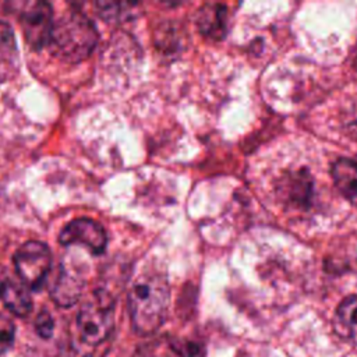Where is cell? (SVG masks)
I'll return each instance as SVG.
<instances>
[{"mask_svg":"<svg viewBox=\"0 0 357 357\" xmlns=\"http://www.w3.org/2000/svg\"><path fill=\"white\" fill-rule=\"evenodd\" d=\"M15 326L13 321L0 312V356L4 354L14 343Z\"/></svg>","mask_w":357,"mask_h":357,"instance_id":"obj_13","label":"cell"},{"mask_svg":"<svg viewBox=\"0 0 357 357\" xmlns=\"http://www.w3.org/2000/svg\"><path fill=\"white\" fill-rule=\"evenodd\" d=\"M17 276L29 290L43 287L52 266V252L45 243L26 241L14 254Z\"/></svg>","mask_w":357,"mask_h":357,"instance_id":"obj_4","label":"cell"},{"mask_svg":"<svg viewBox=\"0 0 357 357\" xmlns=\"http://www.w3.org/2000/svg\"><path fill=\"white\" fill-rule=\"evenodd\" d=\"M227 11L222 4H205L198 10L197 25L202 35L211 39H222L226 32Z\"/></svg>","mask_w":357,"mask_h":357,"instance_id":"obj_10","label":"cell"},{"mask_svg":"<svg viewBox=\"0 0 357 357\" xmlns=\"http://www.w3.org/2000/svg\"><path fill=\"white\" fill-rule=\"evenodd\" d=\"M170 290L166 273L155 266L145 268L132 280L128 296V312L137 333H155L165 322L169 310Z\"/></svg>","mask_w":357,"mask_h":357,"instance_id":"obj_1","label":"cell"},{"mask_svg":"<svg viewBox=\"0 0 357 357\" xmlns=\"http://www.w3.org/2000/svg\"><path fill=\"white\" fill-rule=\"evenodd\" d=\"M59 241L68 245H82L91 254H102L106 248L107 236L100 223L89 218H78L63 227Z\"/></svg>","mask_w":357,"mask_h":357,"instance_id":"obj_6","label":"cell"},{"mask_svg":"<svg viewBox=\"0 0 357 357\" xmlns=\"http://www.w3.org/2000/svg\"><path fill=\"white\" fill-rule=\"evenodd\" d=\"M0 301L17 317H26L32 311V297L29 289L17 276L14 278L7 269L0 268Z\"/></svg>","mask_w":357,"mask_h":357,"instance_id":"obj_8","label":"cell"},{"mask_svg":"<svg viewBox=\"0 0 357 357\" xmlns=\"http://www.w3.org/2000/svg\"><path fill=\"white\" fill-rule=\"evenodd\" d=\"M53 328H54V324H53V318L52 315L47 312V311H42L38 317H36V321H35V329L38 332V335L43 339H47L52 336L53 333Z\"/></svg>","mask_w":357,"mask_h":357,"instance_id":"obj_14","label":"cell"},{"mask_svg":"<svg viewBox=\"0 0 357 357\" xmlns=\"http://www.w3.org/2000/svg\"><path fill=\"white\" fill-rule=\"evenodd\" d=\"M96 43V26L78 10L64 11L53 24L49 45L60 59L68 63H78L86 59Z\"/></svg>","mask_w":357,"mask_h":357,"instance_id":"obj_2","label":"cell"},{"mask_svg":"<svg viewBox=\"0 0 357 357\" xmlns=\"http://www.w3.org/2000/svg\"><path fill=\"white\" fill-rule=\"evenodd\" d=\"M336 188L350 201H357V162L339 158L331 169Z\"/></svg>","mask_w":357,"mask_h":357,"instance_id":"obj_12","label":"cell"},{"mask_svg":"<svg viewBox=\"0 0 357 357\" xmlns=\"http://www.w3.org/2000/svg\"><path fill=\"white\" fill-rule=\"evenodd\" d=\"M85 287V273L75 262L60 264L57 279L50 290V296L57 305L71 307L75 304Z\"/></svg>","mask_w":357,"mask_h":357,"instance_id":"obj_7","label":"cell"},{"mask_svg":"<svg viewBox=\"0 0 357 357\" xmlns=\"http://www.w3.org/2000/svg\"><path fill=\"white\" fill-rule=\"evenodd\" d=\"M335 332L351 342H357V294L346 297L336 308L333 317Z\"/></svg>","mask_w":357,"mask_h":357,"instance_id":"obj_11","label":"cell"},{"mask_svg":"<svg viewBox=\"0 0 357 357\" xmlns=\"http://www.w3.org/2000/svg\"><path fill=\"white\" fill-rule=\"evenodd\" d=\"M20 21L26 43L32 49H42L49 45L53 29L52 6L46 1H29L20 10Z\"/></svg>","mask_w":357,"mask_h":357,"instance_id":"obj_5","label":"cell"},{"mask_svg":"<svg viewBox=\"0 0 357 357\" xmlns=\"http://www.w3.org/2000/svg\"><path fill=\"white\" fill-rule=\"evenodd\" d=\"M114 326V298L106 290L93 291L77 315V332L86 346H99L107 340Z\"/></svg>","mask_w":357,"mask_h":357,"instance_id":"obj_3","label":"cell"},{"mask_svg":"<svg viewBox=\"0 0 357 357\" xmlns=\"http://www.w3.org/2000/svg\"><path fill=\"white\" fill-rule=\"evenodd\" d=\"M20 67V57L13 28L0 21V82L13 78Z\"/></svg>","mask_w":357,"mask_h":357,"instance_id":"obj_9","label":"cell"}]
</instances>
